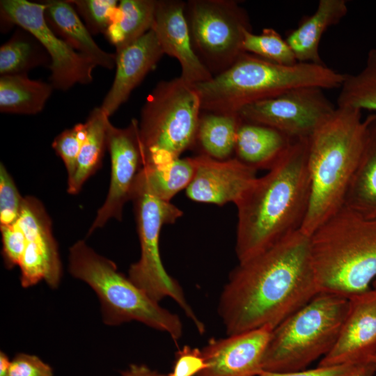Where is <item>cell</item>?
<instances>
[{
    "label": "cell",
    "mask_w": 376,
    "mask_h": 376,
    "mask_svg": "<svg viewBox=\"0 0 376 376\" xmlns=\"http://www.w3.org/2000/svg\"><path fill=\"white\" fill-rule=\"evenodd\" d=\"M301 230L239 263L221 293L218 313L227 336L272 330L320 293Z\"/></svg>",
    "instance_id": "obj_1"
},
{
    "label": "cell",
    "mask_w": 376,
    "mask_h": 376,
    "mask_svg": "<svg viewBox=\"0 0 376 376\" xmlns=\"http://www.w3.org/2000/svg\"><path fill=\"white\" fill-rule=\"evenodd\" d=\"M311 194L308 139L294 140L280 159L257 177L240 201L235 252L239 263L300 230Z\"/></svg>",
    "instance_id": "obj_2"
},
{
    "label": "cell",
    "mask_w": 376,
    "mask_h": 376,
    "mask_svg": "<svg viewBox=\"0 0 376 376\" xmlns=\"http://www.w3.org/2000/svg\"><path fill=\"white\" fill-rule=\"evenodd\" d=\"M366 136L361 111L337 107L308 139L311 181L309 207L301 230L310 236L344 205Z\"/></svg>",
    "instance_id": "obj_3"
},
{
    "label": "cell",
    "mask_w": 376,
    "mask_h": 376,
    "mask_svg": "<svg viewBox=\"0 0 376 376\" xmlns=\"http://www.w3.org/2000/svg\"><path fill=\"white\" fill-rule=\"evenodd\" d=\"M309 240L320 292L350 298L371 289L376 279V219L343 205Z\"/></svg>",
    "instance_id": "obj_4"
},
{
    "label": "cell",
    "mask_w": 376,
    "mask_h": 376,
    "mask_svg": "<svg viewBox=\"0 0 376 376\" xmlns=\"http://www.w3.org/2000/svg\"><path fill=\"white\" fill-rule=\"evenodd\" d=\"M345 78L325 64L283 65L244 52L226 70L193 86L202 111L228 113L297 88H340Z\"/></svg>",
    "instance_id": "obj_5"
},
{
    "label": "cell",
    "mask_w": 376,
    "mask_h": 376,
    "mask_svg": "<svg viewBox=\"0 0 376 376\" xmlns=\"http://www.w3.org/2000/svg\"><path fill=\"white\" fill-rule=\"evenodd\" d=\"M68 261L70 273L96 292L106 324L136 320L167 333L175 342L180 339L183 326L179 316L152 300L119 272L113 262L97 253L84 240L70 248Z\"/></svg>",
    "instance_id": "obj_6"
},
{
    "label": "cell",
    "mask_w": 376,
    "mask_h": 376,
    "mask_svg": "<svg viewBox=\"0 0 376 376\" xmlns=\"http://www.w3.org/2000/svg\"><path fill=\"white\" fill-rule=\"evenodd\" d=\"M349 307L346 297L318 293L272 331L263 370H301L324 357L337 340Z\"/></svg>",
    "instance_id": "obj_7"
},
{
    "label": "cell",
    "mask_w": 376,
    "mask_h": 376,
    "mask_svg": "<svg viewBox=\"0 0 376 376\" xmlns=\"http://www.w3.org/2000/svg\"><path fill=\"white\" fill-rule=\"evenodd\" d=\"M200 97L180 77L159 81L146 97L139 129L144 165H160L194 148Z\"/></svg>",
    "instance_id": "obj_8"
},
{
    "label": "cell",
    "mask_w": 376,
    "mask_h": 376,
    "mask_svg": "<svg viewBox=\"0 0 376 376\" xmlns=\"http://www.w3.org/2000/svg\"><path fill=\"white\" fill-rule=\"evenodd\" d=\"M131 201L134 203L141 256L139 260L130 266L128 278L158 303L165 297L171 298L198 332L203 334L205 331L203 323L188 303L178 282L166 271L159 251L162 226L174 223L182 216V212L171 202L152 194L137 180L133 187Z\"/></svg>",
    "instance_id": "obj_9"
},
{
    "label": "cell",
    "mask_w": 376,
    "mask_h": 376,
    "mask_svg": "<svg viewBox=\"0 0 376 376\" xmlns=\"http://www.w3.org/2000/svg\"><path fill=\"white\" fill-rule=\"evenodd\" d=\"M185 14L194 50L212 76L244 52V34L252 30L248 13L237 1L189 0Z\"/></svg>",
    "instance_id": "obj_10"
},
{
    "label": "cell",
    "mask_w": 376,
    "mask_h": 376,
    "mask_svg": "<svg viewBox=\"0 0 376 376\" xmlns=\"http://www.w3.org/2000/svg\"><path fill=\"white\" fill-rule=\"evenodd\" d=\"M0 8L4 19L32 35L48 53L53 88L66 91L77 84H86L93 81L95 65L52 29L46 20L45 3L1 0Z\"/></svg>",
    "instance_id": "obj_11"
},
{
    "label": "cell",
    "mask_w": 376,
    "mask_h": 376,
    "mask_svg": "<svg viewBox=\"0 0 376 376\" xmlns=\"http://www.w3.org/2000/svg\"><path fill=\"white\" fill-rule=\"evenodd\" d=\"M318 87H301L242 107L238 114L246 122L272 127L289 138L308 139L336 110Z\"/></svg>",
    "instance_id": "obj_12"
},
{
    "label": "cell",
    "mask_w": 376,
    "mask_h": 376,
    "mask_svg": "<svg viewBox=\"0 0 376 376\" xmlns=\"http://www.w3.org/2000/svg\"><path fill=\"white\" fill-rule=\"evenodd\" d=\"M107 148L111 157V178L104 202L98 209L88 235L102 228L111 219L122 220L125 204L131 200L133 187L144 166L139 120L132 119L125 128L111 123L107 132Z\"/></svg>",
    "instance_id": "obj_13"
},
{
    "label": "cell",
    "mask_w": 376,
    "mask_h": 376,
    "mask_svg": "<svg viewBox=\"0 0 376 376\" xmlns=\"http://www.w3.org/2000/svg\"><path fill=\"white\" fill-rule=\"evenodd\" d=\"M17 223L26 237L19 265L22 285L27 288L44 280L50 287L56 288L61 277V263L52 222L42 202L32 196L24 197Z\"/></svg>",
    "instance_id": "obj_14"
},
{
    "label": "cell",
    "mask_w": 376,
    "mask_h": 376,
    "mask_svg": "<svg viewBox=\"0 0 376 376\" xmlns=\"http://www.w3.org/2000/svg\"><path fill=\"white\" fill-rule=\"evenodd\" d=\"M350 299V307L337 340L318 366L375 362L376 289Z\"/></svg>",
    "instance_id": "obj_15"
},
{
    "label": "cell",
    "mask_w": 376,
    "mask_h": 376,
    "mask_svg": "<svg viewBox=\"0 0 376 376\" xmlns=\"http://www.w3.org/2000/svg\"><path fill=\"white\" fill-rule=\"evenodd\" d=\"M195 157V174L186 189L196 202L223 205L236 204L258 177L257 170L235 157L218 160L205 155Z\"/></svg>",
    "instance_id": "obj_16"
},
{
    "label": "cell",
    "mask_w": 376,
    "mask_h": 376,
    "mask_svg": "<svg viewBox=\"0 0 376 376\" xmlns=\"http://www.w3.org/2000/svg\"><path fill=\"white\" fill-rule=\"evenodd\" d=\"M272 329H260L210 339L201 350L207 368L197 376H257Z\"/></svg>",
    "instance_id": "obj_17"
},
{
    "label": "cell",
    "mask_w": 376,
    "mask_h": 376,
    "mask_svg": "<svg viewBox=\"0 0 376 376\" xmlns=\"http://www.w3.org/2000/svg\"><path fill=\"white\" fill-rule=\"evenodd\" d=\"M185 3L180 0L157 1L152 29L164 54L178 61L180 77L194 86L213 76L194 50L185 14Z\"/></svg>",
    "instance_id": "obj_18"
},
{
    "label": "cell",
    "mask_w": 376,
    "mask_h": 376,
    "mask_svg": "<svg viewBox=\"0 0 376 376\" xmlns=\"http://www.w3.org/2000/svg\"><path fill=\"white\" fill-rule=\"evenodd\" d=\"M164 54L152 29L116 52V74L100 108L109 117L127 101L132 91Z\"/></svg>",
    "instance_id": "obj_19"
},
{
    "label": "cell",
    "mask_w": 376,
    "mask_h": 376,
    "mask_svg": "<svg viewBox=\"0 0 376 376\" xmlns=\"http://www.w3.org/2000/svg\"><path fill=\"white\" fill-rule=\"evenodd\" d=\"M45 3L46 20L58 37L95 66L109 70L116 66V54L108 53L97 45L69 1H47Z\"/></svg>",
    "instance_id": "obj_20"
},
{
    "label": "cell",
    "mask_w": 376,
    "mask_h": 376,
    "mask_svg": "<svg viewBox=\"0 0 376 376\" xmlns=\"http://www.w3.org/2000/svg\"><path fill=\"white\" fill-rule=\"evenodd\" d=\"M347 10L345 0H320L315 11L289 31L285 40L298 62L324 64L319 54L322 36L328 28L340 22Z\"/></svg>",
    "instance_id": "obj_21"
},
{
    "label": "cell",
    "mask_w": 376,
    "mask_h": 376,
    "mask_svg": "<svg viewBox=\"0 0 376 376\" xmlns=\"http://www.w3.org/2000/svg\"><path fill=\"white\" fill-rule=\"evenodd\" d=\"M293 141L272 127L242 120L237 132L235 155L256 170H269Z\"/></svg>",
    "instance_id": "obj_22"
},
{
    "label": "cell",
    "mask_w": 376,
    "mask_h": 376,
    "mask_svg": "<svg viewBox=\"0 0 376 376\" xmlns=\"http://www.w3.org/2000/svg\"><path fill=\"white\" fill-rule=\"evenodd\" d=\"M365 120L366 141L344 205L366 218L376 219V113Z\"/></svg>",
    "instance_id": "obj_23"
},
{
    "label": "cell",
    "mask_w": 376,
    "mask_h": 376,
    "mask_svg": "<svg viewBox=\"0 0 376 376\" xmlns=\"http://www.w3.org/2000/svg\"><path fill=\"white\" fill-rule=\"evenodd\" d=\"M242 119L238 113H214L202 111L195 146L205 155L218 160L233 157L237 136Z\"/></svg>",
    "instance_id": "obj_24"
},
{
    "label": "cell",
    "mask_w": 376,
    "mask_h": 376,
    "mask_svg": "<svg viewBox=\"0 0 376 376\" xmlns=\"http://www.w3.org/2000/svg\"><path fill=\"white\" fill-rule=\"evenodd\" d=\"M109 117L99 107L94 108L86 123V136L78 158L72 180L68 183V192L77 194L85 182L101 166L107 148Z\"/></svg>",
    "instance_id": "obj_25"
},
{
    "label": "cell",
    "mask_w": 376,
    "mask_h": 376,
    "mask_svg": "<svg viewBox=\"0 0 376 376\" xmlns=\"http://www.w3.org/2000/svg\"><path fill=\"white\" fill-rule=\"evenodd\" d=\"M157 1L121 0L104 33L116 52L130 45L152 29Z\"/></svg>",
    "instance_id": "obj_26"
},
{
    "label": "cell",
    "mask_w": 376,
    "mask_h": 376,
    "mask_svg": "<svg viewBox=\"0 0 376 376\" xmlns=\"http://www.w3.org/2000/svg\"><path fill=\"white\" fill-rule=\"evenodd\" d=\"M51 84L29 79L26 75H3L0 78V111L33 115L40 113L50 97Z\"/></svg>",
    "instance_id": "obj_27"
},
{
    "label": "cell",
    "mask_w": 376,
    "mask_h": 376,
    "mask_svg": "<svg viewBox=\"0 0 376 376\" xmlns=\"http://www.w3.org/2000/svg\"><path fill=\"white\" fill-rule=\"evenodd\" d=\"M195 157L177 158L160 165H144L136 177L152 194L170 202L180 191L186 189L194 178Z\"/></svg>",
    "instance_id": "obj_28"
},
{
    "label": "cell",
    "mask_w": 376,
    "mask_h": 376,
    "mask_svg": "<svg viewBox=\"0 0 376 376\" xmlns=\"http://www.w3.org/2000/svg\"><path fill=\"white\" fill-rule=\"evenodd\" d=\"M337 107L369 110L376 113V48L367 54L365 65L355 74H345Z\"/></svg>",
    "instance_id": "obj_29"
},
{
    "label": "cell",
    "mask_w": 376,
    "mask_h": 376,
    "mask_svg": "<svg viewBox=\"0 0 376 376\" xmlns=\"http://www.w3.org/2000/svg\"><path fill=\"white\" fill-rule=\"evenodd\" d=\"M36 44L31 38L13 36L0 48V74L3 75H26L45 59Z\"/></svg>",
    "instance_id": "obj_30"
},
{
    "label": "cell",
    "mask_w": 376,
    "mask_h": 376,
    "mask_svg": "<svg viewBox=\"0 0 376 376\" xmlns=\"http://www.w3.org/2000/svg\"><path fill=\"white\" fill-rule=\"evenodd\" d=\"M242 47L244 52L276 64L291 65L298 63L285 39L272 28L264 29L260 34L246 31Z\"/></svg>",
    "instance_id": "obj_31"
},
{
    "label": "cell",
    "mask_w": 376,
    "mask_h": 376,
    "mask_svg": "<svg viewBox=\"0 0 376 376\" xmlns=\"http://www.w3.org/2000/svg\"><path fill=\"white\" fill-rule=\"evenodd\" d=\"M84 18L91 33H105L112 22L118 3L115 0L69 1Z\"/></svg>",
    "instance_id": "obj_32"
},
{
    "label": "cell",
    "mask_w": 376,
    "mask_h": 376,
    "mask_svg": "<svg viewBox=\"0 0 376 376\" xmlns=\"http://www.w3.org/2000/svg\"><path fill=\"white\" fill-rule=\"evenodd\" d=\"M86 136L85 123H77L57 135L52 142V148L61 157L68 173V183L70 182L77 171L78 158Z\"/></svg>",
    "instance_id": "obj_33"
},
{
    "label": "cell",
    "mask_w": 376,
    "mask_h": 376,
    "mask_svg": "<svg viewBox=\"0 0 376 376\" xmlns=\"http://www.w3.org/2000/svg\"><path fill=\"white\" fill-rule=\"evenodd\" d=\"M24 197L3 164H0V226L12 225L20 216Z\"/></svg>",
    "instance_id": "obj_34"
},
{
    "label": "cell",
    "mask_w": 376,
    "mask_h": 376,
    "mask_svg": "<svg viewBox=\"0 0 376 376\" xmlns=\"http://www.w3.org/2000/svg\"><path fill=\"white\" fill-rule=\"evenodd\" d=\"M2 256L6 267L11 269L19 265L26 248V237L17 221L0 226Z\"/></svg>",
    "instance_id": "obj_35"
},
{
    "label": "cell",
    "mask_w": 376,
    "mask_h": 376,
    "mask_svg": "<svg viewBox=\"0 0 376 376\" xmlns=\"http://www.w3.org/2000/svg\"><path fill=\"white\" fill-rule=\"evenodd\" d=\"M202 350L185 345L175 354L173 370L170 376H197L207 368Z\"/></svg>",
    "instance_id": "obj_36"
},
{
    "label": "cell",
    "mask_w": 376,
    "mask_h": 376,
    "mask_svg": "<svg viewBox=\"0 0 376 376\" xmlns=\"http://www.w3.org/2000/svg\"><path fill=\"white\" fill-rule=\"evenodd\" d=\"M7 376H53V370L37 356L20 353L10 361Z\"/></svg>",
    "instance_id": "obj_37"
},
{
    "label": "cell",
    "mask_w": 376,
    "mask_h": 376,
    "mask_svg": "<svg viewBox=\"0 0 376 376\" xmlns=\"http://www.w3.org/2000/svg\"><path fill=\"white\" fill-rule=\"evenodd\" d=\"M358 365L347 363L331 366H318L313 369L284 373L263 370L257 376H350Z\"/></svg>",
    "instance_id": "obj_38"
},
{
    "label": "cell",
    "mask_w": 376,
    "mask_h": 376,
    "mask_svg": "<svg viewBox=\"0 0 376 376\" xmlns=\"http://www.w3.org/2000/svg\"><path fill=\"white\" fill-rule=\"evenodd\" d=\"M125 372L130 376H170L169 375H162L157 374L143 365H132L130 368Z\"/></svg>",
    "instance_id": "obj_39"
},
{
    "label": "cell",
    "mask_w": 376,
    "mask_h": 376,
    "mask_svg": "<svg viewBox=\"0 0 376 376\" xmlns=\"http://www.w3.org/2000/svg\"><path fill=\"white\" fill-rule=\"evenodd\" d=\"M376 373L375 362L359 364L350 376H373Z\"/></svg>",
    "instance_id": "obj_40"
},
{
    "label": "cell",
    "mask_w": 376,
    "mask_h": 376,
    "mask_svg": "<svg viewBox=\"0 0 376 376\" xmlns=\"http://www.w3.org/2000/svg\"><path fill=\"white\" fill-rule=\"evenodd\" d=\"M10 361L8 357L2 351L0 352V376H7Z\"/></svg>",
    "instance_id": "obj_41"
},
{
    "label": "cell",
    "mask_w": 376,
    "mask_h": 376,
    "mask_svg": "<svg viewBox=\"0 0 376 376\" xmlns=\"http://www.w3.org/2000/svg\"><path fill=\"white\" fill-rule=\"evenodd\" d=\"M372 285H373V288L376 289V279L373 281Z\"/></svg>",
    "instance_id": "obj_42"
},
{
    "label": "cell",
    "mask_w": 376,
    "mask_h": 376,
    "mask_svg": "<svg viewBox=\"0 0 376 376\" xmlns=\"http://www.w3.org/2000/svg\"><path fill=\"white\" fill-rule=\"evenodd\" d=\"M122 375H123V376H130V375H129L127 373H126L125 372H123V373H122Z\"/></svg>",
    "instance_id": "obj_43"
},
{
    "label": "cell",
    "mask_w": 376,
    "mask_h": 376,
    "mask_svg": "<svg viewBox=\"0 0 376 376\" xmlns=\"http://www.w3.org/2000/svg\"><path fill=\"white\" fill-rule=\"evenodd\" d=\"M375 366H376V357H375Z\"/></svg>",
    "instance_id": "obj_44"
}]
</instances>
